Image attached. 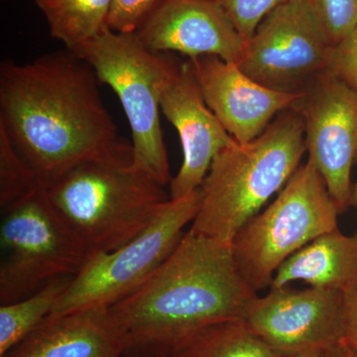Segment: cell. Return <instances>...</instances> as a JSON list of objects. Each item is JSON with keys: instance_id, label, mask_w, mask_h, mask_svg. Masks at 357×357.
<instances>
[{"instance_id": "ffe728a7", "label": "cell", "mask_w": 357, "mask_h": 357, "mask_svg": "<svg viewBox=\"0 0 357 357\" xmlns=\"http://www.w3.org/2000/svg\"><path fill=\"white\" fill-rule=\"evenodd\" d=\"M44 189L29 165L21 158L0 129V208L7 210L33 192Z\"/></svg>"}, {"instance_id": "5bb4252c", "label": "cell", "mask_w": 357, "mask_h": 357, "mask_svg": "<svg viewBox=\"0 0 357 357\" xmlns=\"http://www.w3.org/2000/svg\"><path fill=\"white\" fill-rule=\"evenodd\" d=\"M161 110L180 136L183 163L170 182V199L199 189L213 159L234 138L204 102L189 61L178 66L161 98Z\"/></svg>"}, {"instance_id": "8992f818", "label": "cell", "mask_w": 357, "mask_h": 357, "mask_svg": "<svg viewBox=\"0 0 357 357\" xmlns=\"http://www.w3.org/2000/svg\"><path fill=\"white\" fill-rule=\"evenodd\" d=\"M340 215L316 168L310 162L300 166L276 199L232 239V255L244 281L257 294L270 288L288 258L338 229Z\"/></svg>"}, {"instance_id": "9c48e42d", "label": "cell", "mask_w": 357, "mask_h": 357, "mask_svg": "<svg viewBox=\"0 0 357 357\" xmlns=\"http://www.w3.org/2000/svg\"><path fill=\"white\" fill-rule=\"evenodd\" d=\"M332 47L311 1L289 0L262 20L237 66L268 88L302 91L328 70Z\"/></svg>"}, {"instance_id": "ac0fdd59", "label": "cell", "mask_w": 357, "mask_h": 357, "mask_svg": "<svg viewBox=\"0 0 357 357\" xmlns=\"http://www.w3.org/2000/svg\"><path fill=\"white\" fill-rule=\"evenodd\" d=\"M170 357H280L243 319L220 321L199 331Z\"/></svg>"}, {"instance_id": "cb8c5ba5", "label": "cell", "mask_w": 357, "mask_h": 357, "mask_svg": "<svg viewBox=\"0 0 357 357\" xmlns=\"http://www.w3.org/2000/svg\"><path fill=\"white\" fill-rule=\"evenodd\" d=\"M326 72L357 91V27L333 45Z\"/></svg>"}, {"instance_id": "484cf974", "label": "cell", "mask_w": 357, "mask_h": 357, "mask_svg": "<svg viewBox=\"0 0 357 357\" xmlns=\"http://www.w3.org/2000/svg\"><path fill=\"white\" fill-rule=\"evenodd\" d=\"M321 357H357V354L342 340L321 351Z\"/></svg>"}, {"instance_id": "ba28073f", "label": "cell", "mask_w": 357, "mask_h": 357, "mask_svg": "<svg viewBox=\"0 0 357 357\" xmlns=\"http://www.w3.org/2000/svg\"><path fill=\"white\" fill-rule=\"evenodd\" d=\"M1 213L0 304L24 299L58 277L76 276L88 259L45 189Z\"/></svg>"}, {"instance_id": "d4e9b609", "label": "cell", "mask_w": 357, "mask_h": 357, "mask_svg": "<svg viewBox=\"0 0 357 357\" xmlns=\"http://www.w3.org/2000/svg\"><path fill=\"white\" fill-rule=\"evenodd\" d=\"M344 326L342 342L357 354V283L345 289Z\"/></svg>"}, {"instance_id": "603a6c76", "label": "cell", "mask_w": 357, "mask_h": 357, "mask_svg": "<svg viewBox=\"0 0 357 357\" xmlns=\"http://www.w3.org/2000/svg\"><path fill=\"white\" fill-rule=\"evenodd\" d=\"M162 0H112L107 25L117 33H136Z\"/></svg>"}, {"instance_id": "6da1fadb", "label": "cell", "mask_w": 357, "mask_h": 357, "mask_svg": "<svg viewBox=\"0 0 357 357\" xmlns=\"http://www.w3.org/2000/svg\"><path fill=\"white\" fill-rule=\"evenodd\" d=\"M91 66L69 50L0 67V129L44 189L119 142Z\"/></svg>"}, {"instance_id": "d6986e66", "label": "cell", "mask_w": 357, "mask_h": 357, "mask_svg": "<svg viewBox=\"0 0 357 357\" xmlns=\"http://www.w3.org/2000/svg\"><path fill=\"white\" fill-rule=\"evenodd\" d=\"M73 278L74 276L58 277L24 299L0 306V357L6 356L50 316Z\"/></svg>"}, {"instance_id": "44dd1931", "label": "cell", "mask_w": 357, "mask_h": 357, "mask_svg": "<svg viewBox=\"0 0 357 357\" xmlns=\"http://www.w3.org/2000/svg\"><path fill=\"white\" fill-rule=\"evenodd\" d=\"M333 45L357 27V0H310Z\"/></svg>"}, {"instance_id": "e0dca14e", "label": "cell", "mask_w": 357, "mask_h": 357, "mask_svg": "<svg viewBox=\"0 0 357 357\" xmlns=\"http://www.w3.org/2000/svg\"><path fill=\"white\" fill-rule=\"evenodd\" d=\"M43 13L51 36L77 50L107 27L112 0H35Z\"/></svg>"}, {"instance_id": "7a4b0ae2", "label": "cell", "mask_w": 357, "mask_h": 357, "mask_svg": "<svg viewBox=\"0 0 357 357\" xmlns=\"http://www.w3.org/2000/svg\"><path fill=\"white\" fill-rule=\"evenodd\" d=\"M257 295L239 273L231 244L189 230L159 269L109 311L122 357H170L199 331L243 319Z\"/></svg>"}, {"instance_id": "2e32d148", "label": "cell", "mask_w": 357, "mask_h": 357, "mask_svg": "<svg viewBox=\"0 0 357 357\" xmlns=\"http://www.w3.org/2000/svg\"><path fill=\"white\" fill-rule=\"evenodd\" d=\"M302 281L311 287L344 291L357 283V232H326L300 249L279 267L270 288Z\"/></svg>"}, {"instance_id": "9a60e30c", "label": "cell", "mask_w": 357, "mask_h": 357, "mask_svg": "<svg viewBox=\"0 0 357 357\" xmlns=\"http://www.w3.org/2000/svg\"><path fill=\"white\" fill-rule=\"evenodd\" d=\"M123 342L109 309L48 317L2 357H122Z\"/></svg>"}, {"instance_id": "52a82bcc", "label": "cell", "mask_w": 357, "mask_h": 357, "mask_svg": "<svg viewBox=\"0 0 357 357\" xmlns=\"http://www.w3.org/2000/svg\"><path fill=\"white\" fill-rule=\"evenodd\" d=\"M201 201V189L169 199L139 236L110 252L89 256L49 317L109 309L137 291L172 255Z\"/></svg>"}, {"instance_id": "5b68a950", "label": "cell", "mask_w": 357, "mask_h": 357, "mask_svg": "<svg viewBox=\"0 0 357 357\" xmlns=\"http://www.w3.org/2000/svg\"><path fill=\"white\" fill-rule=\"evenodd\" d=\"M74 54L119 96L130 126L134 165L165 187L172 178L160 110L162 93L178 66L149 50L136 33H117L107 26Z\"/></svg>"}, {"instance_id": "8fae6325", "label": "cell", "mask_w": 357, "mask_h": 357, "mask_svg": "<svg viewBox=\"0 0 357 357\" xmlns=\"http://www.w3.org/2000/svg\"><path fill=\"white\" fill-rule=\"evenodd\" d=\"M243 321L280 357L325 351L344 337V291L269 288L256 296Z\"/></svg>"}, {"instance_id": "4fadbf2b", "label": "cell", "mask_w": 357, "mask_h": 357, "mask_svg": "<svg viewBox=\"0 0 357 357\" xmlns=\"http://www.w3.org/2000/svg\"><path fill=\"white\" fill-rule=\"evenodd\" d=\"M149 50L238 64L245 41L218 0H162L136 32Z\"/></svg>"}, {"instance_id": "83f0119b", "label": "cell", "mask_w": 357, "mask_h": 357, "mask_svg": "<svg viewBox=\"0 0 357 357\" xmlns=\"http://www.w3.org/2000/svg\"><path fill=\"white\" fill-rule=\"evenodd\" d=\"M321 351H312L306 352V354H299V356L290 357H321Z\"/></svg>"}, {"instance_id": "7c38bea8", "label": "cell", "mask_w": 357, "mask_h": 357, "mask_svg": "<svg viewBox=\"0 0 357 357\" xmlns=\"http://www.w3.org/2000/svg\"><path fill=\"white\" fill-rule=\"evenodd\" d=\"M204 102L238 143L255 140L277 114L293 109L304 91L268 88L251 79L238 66L217 56L189 59Z\"/></svg>"}, {"instance_id": "7402d4cb", "label": "cell", "mask_w": 357, "mask_h": 357, "mask_svg": "<svg viewBox=\"0 0 357 357\" xmlns=\"http://www.w3.org/2000/svg\"><path fill=\"white\" fill-rule=\"evenodd\" d=\"M236 25L237 31L248 42L258 26L277 7L289 0H218Z\"/></svg>"}, {"instance_id": "277c9868", "label": "cell", "mask_w": 357, "mask_h": 357, "mask_svg": "<svg viewBox=\"0 0 357 357\" xmlns=\"http://www.w3.org/2000/svg\"><path fill=\"white\" fill-rule=\"evenodd\" d=\"M306 151L304 119L295 109L279 115L255 140L225 148L199 188L201 206L190 231L231 244L285 187Z\"/></svg>"}, {"instance_id": "3957f363", "label": "cell", "mask_w": 357, "mask_h": 357, "mask_svg": "<svg viewBox=\"0 0 357 357\" xmlns=\"http://www.w3.org/2000/svg\"><path fill=\"white\" fill-rule=\"evenodd\" d=\"M45 191L89 257L139 236L169 199L163 185L134 165L132 146L121 141L77 164Z\"/></svg>"}, {"instance_id": "30bf717a", "label": "cell", "mask_w": 357, "mask_h": 357, "mask_svg": "<svg viewBox=\"0 0 357 357\" xmlns=\"http://www.w3.org/2000/svg\"><path fill=\"white\" fill-rule=\"evenodd\" d=\"M293 109L302 115L307 162L325 181L340 213L351 206V169L357 157V91L328 72L303 89Z\"/></svg>"}, {"instance_id": "4316f807", "label": "cell", "mask_w": 357, "mask_h": 357, "mask_svg": "<svg viewBox=\"0 0 357 357\" xmlns=\"http://www.w3.org/2000/svg\"><path fill=\"white\" fill-rule=\"evenodd\" d=\"M356 163L357 164V157ZM351 203V206H354L357 208V182L352 185Z\"/></svg>"}]
</instances>
